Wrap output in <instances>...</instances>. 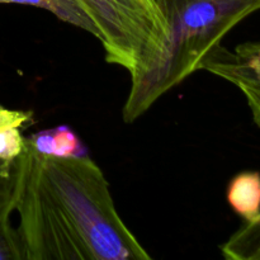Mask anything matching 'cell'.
Masks as SVG:
<instances>
[{
  "label": "cell",
  "instance_id": "7",
  "mask_svg": "<svg viewBox=\"0 0 260 260\" xmlns=\"http://www.w3.org/2000/svg\"><path fill=\"white\" fill-rule=\"evenodd\" d=\"M25 142L37 152L52 156L70 157L85 155V147L78 135L68 126H58L32 135Z\"/></svg>",
  "mask_w": 260,
  "mask_h": 260
},
{
  "label": "cell",
  "instance_id": "4",
  "mask_svg": "<svg viewBox=\"0 0 260 260\" xmlns=\"http://www.w3.org/2000/svg\"><path fill=\"white\" fill-rule=\"evenodd\" d=\"M206 70L234 84L245 96L260 127V42H246L234 51L218 45L201 63Z\"/></svg>",
  "mask_w": 260,
  "mask_h": 260
},
{
  "label": "cell",
  "instance_id": "5",
  "mask_svg": "<svg viewBox=\"0 0 260 260\" xmlns=\"http://www.w3.org/2000/svg\"><path fill=\"white\" fill-rule=\"evenodd\" d=\"M228 202L244 222H251L260 215V173L243 172L229 183Z\"/></svg>",
  "mask_w": 260,
  "mask_h": 260
},
{
  "label": "cell",
  "instance_id": "11",
  "mask_svg": "<svg viewBox=\"0 0 260 260\" xmlns=\"http://www.w3.org/2000/svg\"><path fill=\"white\" fill-rule=\"evenodd\" d=\"M14 162H5L0 160V217L4 215H12L13 210V175Z\"/></svg>",
  "mask_w": 260,
  "mask_h": 260
},
{
  "label": "cell",
  "instance_id": "1",
  "mask_svg": "<svg viewBox=\"0 0 260 260\" xmlns=\"http://www.w3.org/2000/svg\"><path fill=\"white\" fill-rule=\"evenodd\" d=\"M23 260H149L86 155H45L25 142L13 165Z\"/></svg>",
  "mask_w": 260,
  "mask_h": 260
},
{
  "label": "cell",
  "instance_id": "12",
  "mask_svg": "<svg viewBox=\"0 0 260 260\" xmlns=\"http://www.w3.org/2000/svg\"><path fill=\"white\" fill-rule=\"evenodd\" d=\"M33 113L30 111H18V109H9L0 106V129L8 127H19L32 121Z\"/></svg>",
  "mask_w": 260,
  "mask_h": 260
},
{
  "label": "cell",
  "instance_id": "3",
  "mask_svg": "<svg viewBox=\"0 0 260 260\" xmlns=\"http://www.w3.org/2000/svg\"><path fill=\"white\" fill-rule=\"evenodd\" d=\"M99 29L106 61L131 83L152 70L167 50L169 29L157 0H81Z\"/></svg>",
  "mask_w": 260,
  "mask_h": 260
},
{
  "label": "cell",
  "instance_id": "10",
  "mask_svg": "<svg viewBox=\"0 0 260 260\" xmlns=\"http://www.w3.org/2000/svg\"><path fill=\"white\" fill-rule=\"evenodd\" d=\"M25 147V139L19 127H8L0 129V160L14 162L22 155Z\"/></svg>",
  "mask_w": 260,
  "mask_h": 260
},
{
  "label": "cell",
  "instance_id": "6",
  "mask_svg": "<svg viewBox=\"0 0 260 260\" xmlns=\"http://www.w3.org/2000/svg\"><path fill=\"white\" fill-rule=\"evenodd\" d=\"M0 4H20L48 10L62 22L78 27L99 40V29L81 0H0Z\"/></svg>",
  "mask_w": 260,
  "mask_h": 260
},
{
  "label": "cell",
  "instance_id": "2",
  "mask_svg": "<svg viewBox=\"0 0 260 260\" xmlns=\"http://www.w3.org/2000/svg\"><path fill=\"white\" fill-rule=\"evenodd\" d=\"M157 4L169 29L167 50L150 73L131 83L122 111L127 123L201 70V63L225 36L260 10V0H157Z\"/></svg>",
  "mask_w": 260,
  "mask_h": 260
},
{
  "label": "cell",
  "instance_id": "8",
  "mask_svg": "<svg viewBox=\"0 0 260 260\" xmlns=\"http://www.w3.org/2000/svg\"><path fill=\"white\" fill-rule=\"evenodd\" d=\"M221 254L229 260H260V215L244 225L221 245Z\"/></svg>",
  "mask_w": 260,
  "mask_h": 260
},
{
  "label": "cell",
  "instance_id": "9",
  "mask_svg": "<svg viewBox=\"0 0 260 260\" xmlns=\"http://www.w3.org/2000/svg\"><path fill=\"white\" fill-rule=\"evenodd\" d=\"M0 260H23L22 244L18 230L10 222V215L0 217Z\"/></svg>",
  "mask_w": 260,
  "mask_h": 260
}]
</instances>
